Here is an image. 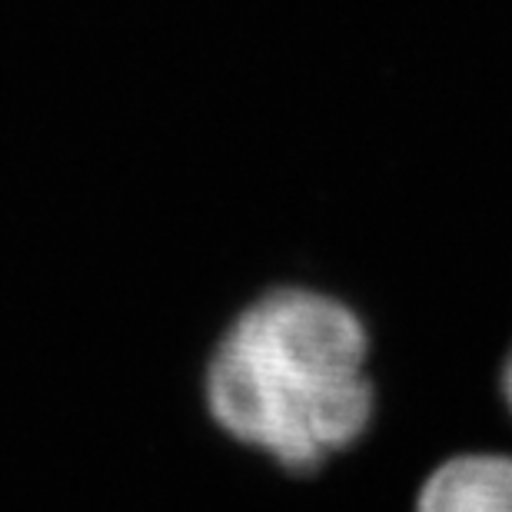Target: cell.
Returning a JSON list of instances; mask_svg holds the SVG:
<instances>
[{
  "mask_svg": "<svg viewBox=\"0 0 512 512\" xmlns=\"http://www.w3.org/2000/svg\"><path fill=\"white\" fill-rule=\"evenodd\" d=\"M499 396H503V403L512 416V346H509V356L503 363V370H499Z\"/></svg>",
  "mask_w": 512,
  "mask_h": 512,
  "instance_id": "obj_3",
  "label": "cell"
},
{
  "mask_svg": "<svg viewBox=\"0 0 512 512\" xmlns=\"http://www.w3.org/2000/svg\"><path fill=\"white\" fill-rule=\"evenodd\" d=\"M413 512H512V453L466 449L446 456L419 483Z\"/></svg>",
  "mask_w": 512,
  "mask_h": 512,
  "instance_id": "obj_2",
  "label": "cell"
},
{
  "mask_svg": "<svg viewBox=\"0 0 512 512\" xmlns=\"http://www.w3.org/2000/svg\"><path fill=\"white\" fill-rule=\"evenodd\" d=\"M373 333L350 300L273 286L223 326L203 366V409L230 443L286 473H316L376 419Z\"/></svg>",
  "mask_w": 512,
  "mask_h": 512,
  "instance_id": "obj_1",
  "label": "cell"
}]
</instances>
